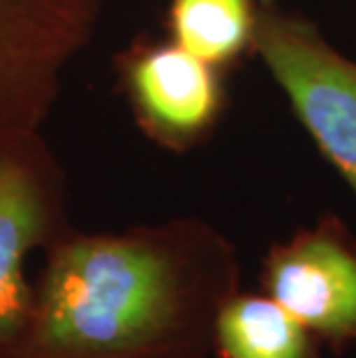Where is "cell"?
Wrapping results in <instances>:
<instances>
[{
    "label": "cell",
    "mask_w": 356,
    "mask_h": 358,
    "mask_svg": "<svg viewBox=\"0 0 356 358\" xmlns=\"http://www.w3.org/2000/svg\"><path fill=\"white\" fill-rule=\"evenodd\" d=\"M241 289L236 245L201 217L65 231L44 250L19 358H208Z\"/></svg>",
    "instance_id": "obj_1"
},
{
    "label": "cell",
    "mask_w": 356,
    "mask_h": 358,
    "mask_svg": "<svg viewBox=\"0 0 356 358\" xmlns=\"http://www.w3.org/2000/svg\"><path fill=\"white\" fill-rule=\"evenodd\" d=\"M252 56L266 65L294 116L356 196V60L278 0L259 7Z\"/></svg>",
    "instance_id": "obj_2"
},
{
    "label": "cell",
    "mask_w": 356,
    "mask_h": 358,
    "mask_svg": "<svg viewBox=\"0 0 356 358\" xmlns=\"http://www.w3.org/2000/svg\"><path fill=\"white\" fill-rule=\"evenodd\" d=\"M72 229L67 178L40 129L0 139V358H19L33 322L26 262Z\"/></svg>",
    "instance_id": "obj_3"
},
{
    "label": "cell",
    "mask_w": 356,
    "mask_h": 358,
    "mask_svg": "<svg viewBox=\"0 0 356 358\" xmlns=\"http://www.w3.org/2000/svg\"><path fill=\"white\" fill-rule=\"evenodd\" d=\"M100 12L102 0H0V139L40 129Z\"/></svg>",
    "instance_id": "obj_4"
},
{
    "label": "cell",
    "mask_w": 356,
    "mask_h": 358,
    "mask_svg": "<svg viewBox=\"0 0 356 358\" xmlns=\"http://www.w3.org/2000/svg\"><path fill=\"white\" fill-rule=\"evenodd\" d=\"M257 285L331 354L356 349V234L338 213H322L276 241Z\"/></svg>",
    "instance_id": "obj_5"
},
{
    "label": "cell",
    "mask_w": 356,
    "mask_h": 358,
    "mask_svg": "<svg viewBox=\"0 0 356 358\" xmlns=\"http://www.w3.org/2000/svg\"><path fill=\"white\" fill-rule=\"evenodd\" d=\"M118 88L148 141L169 153L201 146L222 120L229 95L222 67L171 37H137L113 58Z\"/></svg>",
    "instance_id": "obj_6"
},
{
    "label": "cell",
    "mask_w": 356,
    "mask_h": 358,
    "mask_svg": "<svg viewBox=\"0 0 356 358\" xmlns=\"http://www.w3.org/2000/svg\"><path fill=\"white\" fill-rule=\"evenodd\" d=\"M322 342L262 289H238L218 310L215 358H322Z\"/></svg>",
    "instance_id": "obj_7"
},
{
    "label": "cell",
    "mask_w": 356,
    "mask_h": 358,
    "mask_svg": "<svg viewBox=\"0 0 356 358\" xmlns=\"http://www.w3.org/2000/svg\"><path fill=\"white\" fill-rule=\"evenodd\" d=\"M264 0H169L166 37L222 70L252 56Z\"/></svg>",
    "instance_id": "obj_8"
}]
</instances>
